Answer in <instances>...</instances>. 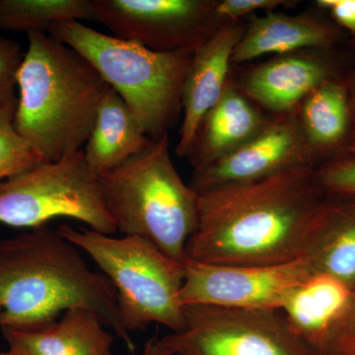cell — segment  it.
<instances>
[{"mask_svg":"<svg viewBox=\"0 0 355 355\" xmlns=\"http://www.w3.org/2000/svg\"><path fill=\"white\" fill-rule=\"evenodd\" d=\"M315 166H298L253 183L198 193L188 260L272 266L302 258L328 198Z\"/></svg>","mask_w":355,"mask_h":355,"instance_id":"cell-1","label":"cell"},{"mask_svg":"<svg viewBox=\"0 0 355 355\" xmlns=\"http://www.w3.org/2000/svg\"><path fill=\"white\" fill-rule=\"evenodd\" d=\"M78 250L46 225L0 240V328L41 330L65 311L86 308L135 352L114 286Z\"/></svg>","mask_w":355,"mask_h":355,"instance_id":"cell-2","label":"cell"},{"mask_svg":"<svg viewBox=\"0 0 355 355\" xmlns=\"http://www.w3.org/2000/svg\"><path fill=\"white\" fill-rule=\"evenodd\" d=\"M27 37L14 127L42 160H60L83 150L108 85L80 53L48 33Z\"/></svg>","mask_w":355,"mask_h":355,"instance_id":"cell-3","label":"cell"},{"mask_svg":"<svg viewBox=\"0 0 355 355\" xmlns=\"http://www.w3.org/2000/svg\"><path fill=\"white\" fill-rule=\"evenodd\" d=\"M99 182L116 230L144 238L184 263L187 243L197 226L198 195L173 164L168 133Z\"/></svg>","mask_w":355,"mask_h":355,"instance_id":"cell-4","label":"cell"},{"mask_svg":"<svg viewBox=\"0 0 355 355\" xmlns=\"http://www.w3.org/2000/svg\"><path fill=\"white\" fill-rule=\"evenodd\" d=\"M85 60L114 89L151 139L168 133L183 109V90L195 51H156L65 21L49 32Z\"/></svg>","mask_w":355,"mask_h":355,"instance_id":"cell-5","label":"cell"},{"mask_svg":"<svg viewBox=\"0 0 355 355\" xmlns=\"http://www.w3.org/2000/svg\"><path fill=\"white\" fill-rule=\"evenodd\" d=\"M60 234L83 250L101 268L116 293L123 328L146 330L156 323L180 331L186 324L181 291L184 263L137 236L116 238L90 228L60 225Z\"/></svg>","mask_w":355,"mask_h":355,"instance_id":"cell-6","label":"cell"},{"mask_svg":"<svg viewBox=\"0 0 355 355\" xmlns=\"http://www.w3.org/2000/svg\"><path fill=\"white\" fill-rule=\"evenodd\" d=\"M62 217L83 222L102 234L116 231L99 177L88 167L83 150L42 161L0 183L1 223L33 229Z\"/></svg>","mask_w":355,"mask_h":355,"instance_id":"cell-7","label":"cell"},{"mask_svg":"<svg viewBox=\"0 0 355 355\" xmlns=\"http://www.w3.org/2000/svg\"><path fill=\"white\" fill-rule=\"evenodd\" d=\"M186 324L161 338L168 355H319L280 310L184 306Z\"/></svg>","mask_w":355,"mask_h":355,"instance_id":"cell-8","label":"cell"},{"mask_svg":"<svg viewBox=\"0 0 355 355\" xmlns=\"http://www.w3.org/2000/svg\"><path fill=\"white\" fill-rule=\"evenodd\" d=\"M93 20L156 51L197 50L220 25L211 0H91Z\"/></svg>","mask_w":355,"mask_h":355,"instance_id":"cell-9","label":"cell"},{"mask_svg":"<svg viewBox=\"0 0 355 355\" xmlns=\"http://www.w3.org/2000/svg\"><path fill=\"white\" fill-rule=\"evenodd\" d=\"M184 306L280 310L289 293L312 275L304 258L272 266L214 265L184 261Z\"/></svg>","mask_w":355,"mask_h":355,"instance_id":"cell-10","label":"cell"},{"mask_svg":"<svg viewBox=\"0 0 355 355\" xmlns=\"http://www.w3.org/2000/svg\"><path fill=\"white\" fill-rule=\"evenodd\" d=\"M297 109L268 119L258 135L211 164L193 171L190 186L197 193L225 187L253 183L277 173L315 166Z\"/></svg>","mask_w":355,"mask_h":355,"instance_id":"cell-11","label":"cell"},{"mask_svg":"<svg viewBox=\"0 0 355 355\" xmlns=\"http://www.w3.org/2000/svg\"><path fill=\"white\" fill-rule=\"evenodd\" d=\"M245 26L221 22L193 53L183 90V121L176 153L188 155L198 128L221 99L229 83L233 51Z\"/></svg>","mask_w":355,"mask_h":355,"instance_id":"cell-12","label":"cell"},{"mask_svg":"<svg viewBox=\"0 0 355 355\" xmlns=\"http://www.w3.org/2000/svg\"><path fill=\"white\" fill-rule=\"evenodd\" d=\"M354 291L330 275H312L289 293L280 311L292 330L318 354L330 355Z\"/></svg>","mask_w":355,"mask_h":355,"instance_id":"cell-13","label":"cell"},{"mask_svg":"<svg viewBox=\"0 0 355 355\" xmlns=\"http://www.w3.org/2000/svg\"><path fill=\"white\" fill-rule=\"evenodd\" d=\"M334 77L328 62L308 55L289 53L252 70L243 81L242 93L277 114L289 113L308 95Z\"/></svg>","mask_w":355,"mask_h":355,"instance_id":"cell-14","label":"cell"},{"mask_svg":"<svg viewBox=\"0 0 355 355\" xmlns=\"http://www.w3.org/2000/svg\"><path fill=\"white\" fill-rule=\"evenodd\" d=\"M338 39L340 31L324 21L268 11L263 15L251 16L236 44L232 62L242 64L266 55L330 48Z\"/></svg>","mask_w":355,"mask_h":355,"instance_id":"cell-15","label":"cell"},{"mask_svg":"<svg viewBox=\"0 0 355 355\" xmlns=\"http://www.w3.org/2000/svg\"><path fill=\"white\" fill-rule=\"evenodd\" d=\"M93 311L72 308L41 330L1 329L4 338L21 355H112L114 338Z\"/></svg>","mask_w":355,"mask_h":355,"instance_id":"cell-16","label":"cell"},{"mask_svg":"<svg viewBox=\"0 0 355 355\" xmlns=\"http://www.w3.org/2000/svg\"><path fill=\"white\" fill-rule=\"evenodd\" d=\"M268 121L229 81L221 99L200 123L187 157L195 170L211 164L253 139Z\"/></svg>","mask_w":355,"mask_h":355,"instance_id":"cell-17","label":"cell"},{"mask_svg":"<svg viewBox=\"0 0 355 355\" xmlns=\"http://www.w3.org/2000/svg\"><path fill=\"white\" fill-rule=\"evenodd\" d=\"M120 95L107 86L83 149L91 171L100 177L153 144Z\"/></svg>","mask_w":355,"mask_h":355,"instance_id":"cell-18","label":"cell"},{"mask_svg":"<svg viewBox=\"0 0 355 355\" xmlns=\"http://www.w3.org/2000/svg\"><path fill=\"white\" fill-rule=\"evenodd\" d=\"M302 258L312 275H327L355 291V198L329 196Z\"/></svg>","mask_w":355,"mask_h":355,"instance_id":"cell-19","label":"cell"},{"mask_svg":"<svg viewBox=\"0 0 355 355\" xmlns=\"http://www.w3.org/2000/svg\"><path fill=\"white\" fill-rule=\"evenodd\" d=\"M297 112L316 161L327 153H347L352 132L347 83L331 77L303 100Z\"/></svg>","mask_w":355,"mask_h":355,"instance_id":"cell-20","label":"cell"},{"mask_svg":"<svg viewBox=\"0 0 355 355\" xmlns=\"http://www.w3.org/2000/svg\"><path fill=\"white\" fill-rule=\"evenodd\" d=\"M93 20L91 0H0V30L50 32L65 21Z\"/></svg>","mask_w":355,"mask_h":355,"instance_id":"cell-21","label":"cell"},{"mask_svg":"<svg viewBox=\"0 0 355 355\" xmlns=\"http://www.w3.org/2000/svg\"><path fill=\"white\" fill-rule=\"evenodd\" d=\"M16 107L0 108V183L43 161L15 130Z\"/></svg>","mask_w":355,"mask_h":355,"instance_id":"cell-22","label":"cell"},{"mask_svg":"<svg viewBox=\"0 0 355 355\" xmlns=\"http://www.w3.org/2000/svg\"><path fill=\"white\" fill-rule=\"evenodd\" d=\"M318 183L329 196L355 198V153H343L317 166Z\"/></svg>","mask_w":355,"mask_h":355,"instance_id":"cell-23","label":"cell"},{"mask_svg":"<svg viewBox=\"0 0 355 355\" xmlns=\"http://www.w3.org/2000/svg\"><path fill=\"white\" fill-rule=\"evenodd\" d=\"M23 57L17 42L0 37V108L17 104L15 88Z\"/></svg>","mask_w":355,"mask_h":355,"instance_id":"cell-24","label":"cell"},{"mask_svg":"<svg viewBox=\"0 0 355 355\" xmlns=\"http://www.w3.org/2000/svg\"><path fill=\"white\" fill-rule=\"evenodd\" d=\"M291 1L284 0H222L216 1L214 12L220 22H240L248 15L256 11H273L280 6H286Z\"/></svg>","mask_w":355,"mask_h":355,"instance_id":"cell-25","label":"cell"},{"mask_svg":"<svg viewBox=\"0 0 355 355\" xmlns=\"http://www.w3.org/2000/svg\"><path fill=\"white\" fill-rule=\"evenodd\" d=\"M330 355H355V291L349 310L336 331Z\"/></svg>","mask_w":355,"mask_h":355,"instance_id":"cell-26","label":"cell"},{"mask_svg":"<svg viewBox=\"0 0 355 355\" xmlns=\"http://www.w3.org/2000/svg\"><path fill=\"white\" fill-rule=\"evenodd\" d=\"M317 6L328 10L340 27L355 37V0H318Z\"/></svg>","mask_w":355,"mask_h":355,"instance_id":"cell-27","label":"cell"},{"mask_svg":"<svg viewBox=\"0 0 355 355\" xmlns=\"http://www.w3.org/2000/svg\"><path fill=\"white\" fill-rule=\"evenodd\" d=\"M349 88L350 114H352V132H350L349 146L347 153H355V71L349 83Z\"/></svg>","mask_w":355,"mask_h":355,"instance_id":"cell-28","label":"cell"},{"mask_svg":"<svg viewBox=\"0 0 355 355\" xmlns=\"http://www.w3.org/2000/svg\"><path fill=\"white\" fill-rule=\"evenodd\" d=\"M142 355H167L160 345V340L153 338L146 343Z\"/></svg>","mask_w":355,"mask_h":355,"instance_id":"cell-29","label":"cell"},{"mask_svg":"<svg viewBox=\"0 0 355 355\" xmlns=\"http://www.w3.org/2000/svg\"><path fill=\"white\" fill-rule=\"evenodd\" d=\"M0 355H21L19 354H17V352H14L12 349H8L7 352H0Z\"/></svg>","mask_w":355,"mask_h":355,"instance_id":"cell-30","label":"cell"}]
</instances>
